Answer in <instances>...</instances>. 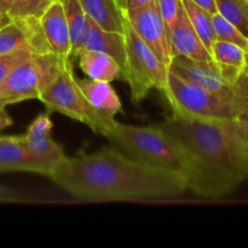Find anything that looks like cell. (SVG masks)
Listing matches in <instances>:
<instances>
[{"label":"cell","instance_id":"obj_17","mask_svg":"<svg viewBox=\"0 0 248 248\" xmlns=\"http://www.w3.org/2000/svg\"><path fill=\"white\" fill-rule=\"evenodd\" d=\"M91 21L106 31H124L125 10L120 0H79Z\"/></svg>","mask_w":248,"mask_h":248},{"label":"cell","instance_id":"obj_29","mask_svg":"<svg viewBox=\"0 0 248 248\" xmlns=\"http://www.w3.org/2000/svg\"><path fill=\"white\" fill-rule=\"evenodd\" d=\"M154 1H156V0H123L124 10H125V12L132 11V10L145 6V5Z\"/></svg>","mask_w":248,"mask_h":248},{"label":"cell","instance_id":"obj_23","mask_svg":"<svg viewBox=\"0 0 248 248\" xmlns=\"http://www.w3.org/2000/svg\"><path fill=\"white\" fill-rule=\"evenodd\" d=\"M212 24L217 40L232 43L248 52V38H246L232 22L225 19L217 12L212 15Z\"/></svg>","mask_w":248,"mask_h":248},{"label":"cell","instance_id":"obj_5","mask_svg":"<svg viewBox=\"0 0 248 248\" xmlns=\"http://www.w3.org/2000/svg\"><path fill=\"white\" fill-rule=\"evenodd\" d=\"M126 58L121 69V78L127 82L131 99L135 104L140 103L153 89L164 90L167 82L169 67L156 53L136 33L130 21L124 19Z\"/></svg>","mask_w":248,"mask_h":248},{"label":"cell","instance_id":"obj_26","mask_svg":"<svg viewBox=\"0 0 248 248\" xmlns=\"http://www.w3.org/2000/svg\"><path fill=\"white\" fill-rule=\"evenodd\" d=\"M156 2L162 21L169 31L172 24L176 22L178 12L182 7V0H156Z\"/></svg>","mask_w":248,"mask_h":248},{"label":"cell","instance_id":"obj_27","mask_svg":"<svg viewBox=\"0 0 248 248\" xmlns=\"http://www.w3.org/2000/svg\"><path fill=\"white\" fill-rule=\"evenodd\" d=\"M232 92L239 111L248 107V74L246 72H242L236 82L232 85Z\"/></svg>","mask_w":248,"mask_h":248},{"label":"cell","instance_id":"obj_31","mask_svg":"<svg viewBox=\"0 0 248 248\" xmlns=\"http://www.w3.org/2000/svg\"><path fill=\"white\" fill-rule=\"evenodd\" d=\"M15 0H0V14L2 16H7V12L14 5Z\"/></svg>","mask_w":248,"mask_h":248},{"label":"cell","instance_id":"obj_37","mask_svg":"<svg viewBox=\"0 0 248 248\" xmlns=\"http://www.w3.org/2000/svg\"><path fill=\"white\" fill-rule=\"evenodd\" d=\"M247 181H248V172H247Z\"/></svg>","mask_w":248,"mask_h":248},{"label":"cell","instance_id":"obj_11","mask_svg":"<svg viewBox=\"0 0 248 248\" xmlns=\"http://www.w3.org/2000/svg\"><path fill=\"white\" fill-rule=\"evenodd\" d=\"M169 72L207 91L224 96H234L232 87L225 84L215 61L207 62L184 56H173L169 65Z\"/></svg>","mask_w":248,"mask_h":248},{"label":"cell","instance_id":"obj_14","mask_svg":"<svg viewBox=\"0 0 248 248\" xmlns=\"http://www.w3.org/2000/svg\"><path fill=\"white\" fill-rule=\"evenodd\" d=\"M5 172L36 173V166L28 149L24 135H0V173Z\"/></svg>","mask_w":248,"mask_h":248},{"label":"cell","instance_id":"obj_13","mask_svg":"<svg viewBox=\"0 0 248 248\" xmlns=\"http://www.w3.org/2000/svg\"><path fill=\"white\" fill-rule=\"evenodd\" d=\"M39 21L51 52L63 61L72 60L70 33L61 0H53Z\"/></svg>","mask_w":248,"mask_h":248},{"label":"cell","instance_id":"obj_16","mask_svg":"<svg viewBox=\"0 0 248 248\" xmlns=\"http://www.w3.org/2000/svg\"><path fill=\"white\" fill-rule=\"evenodd\" d=\"M78 85L89 103L103 115L115 119L123 110V104L110 82L93 79H77Z\"/></svg>","mask_w":248,"mask_h":248},{"label":"cell","instance_id":"obj_21","mask_svg":"<svg viewBox=\"0 0 248 248\" xmlns=\"http://www.w3.org/2000/svg\"><path fill=\"white\" fill-rule=\"evenodd\" d=\"M215 4L218 14L248 38V0H215Z\"/></svg>","mask_w":248,"mask_h":248},{"label":"cell","instance_id":"obj_1","mask_svg":"<svg viewBox=\"0 0 248 248\" xmlns=\"http://www.w3.org/2000/svg\"><path fill=\"white\" fill-rule=\"evenodd\" d=\"M48 178L74 198L89 201L170 199L188 190L181 174L145 165L113 148L65 155Z\"/></svg>","mask_w":248,"mask_h":248},{"label":"cell","instance_id":"obj_36","mask_svg":"<svg viewBox=\"0 0 248 248\" xmlns=\"http://www.w3.org/2000/svg\"><path fill=\"white\" fill-rule=\"evenodd\" d=\"M120 1H121V4H123V0H120ZM123 6H124V4H123Z\"/></svg>","mask_w":248,"mask_h":248},{"label":"cell","instance_id":"obj_28","mask_svg":"<svg viewBox=\"0 0 248 248\" xmlns=\"http://www.w3.org/2000/svg\"><path fill=\"white\" fill-rule=\"evenodd\" d=\"M7 106H9V103H7L6 99L0 98V133L14 125V120L6 111Z\"/></svg>","mask_w":248,"mask_h":248},{"label":"cell","instance_id":"obj_6","mask_svg":"<svg viewBox=\"0 0 248 248\" xmlns=\"http://www.w3.org/2000/svg\"><path fill=\"white\" fill-rule=\"evenodd\" d=\"M173 113L216 120H237L239 108L234 96L215 93L169 72L162 90Z\"/></svg>","mask_w":248,"mask_h":248},{"label":"cell","instance_id":"obj_32","mask_svg":"<svg viewBox=\"0 0 248 248\" xmlns=\"http://www.w3.org/2000/svg\"><path fill=\"white\" fill-rule=\"evenodd\" d=\"M237 124H239V128L240 131H241V135L242 137H244L245 142L248 144V123H246V121L237 120Z\"/></svg>","mask_w":248,"mask_h":248},{"label":"cell","instance_id":"obj_25","mask_svg":"<svg viewBox=\"0 0 248 248\" xmlns=\"http://www.w3.org/2000/svg\"><path fill=\"white\" fill-rule=\"evenodd\" d=\"M33 55L34 53L28 52V51H16V52L0 55V82L4 81L15 68L18 67L21 63H23Z\"/></svg>","mask_w":248,"mask_h":248},{"label":"cell","instance_id":"obj_4","mask_svg":"<svg viewBox=\"0 0 248 248\" xmlns=\"http://www.w3.org/2000/svg\"><path fill=\"white\" fill-rule=\"evenodd\" d=\"M39 99L46 107L48 114L52 111L63 114L68 118L85 124L94 133L104 136L106 138L116 124L115 119L103 115L89 103L78 85L72 60H68L63 64L55 79L40 94Z\"/></svg>","mask_w":248,"mask_h":248},{"label":"cell","instance_id":"obj_20","mask_svg":"<svg viewBox=\"0 0 248 248\" xmlns=\"http://www.w3.org/2000/svg\"><path fill=\"white\" fill-rule=\"evenodd\" d=\"M182 4H183L191 26L194 27L198 35L200 36L202 43L211 52L213 44L217 40L215 31H213L212 15L191 0H182Z\"/></svg>","mask_w":248,"mask_h":248},{"label":"cell","instance_id":"obj_35","mask_svg":"<svg viewBox=\"0 0 248 248\" xmlns=\"http://www.w3.org/2000/svg\"><path fill=\"white\" fill-rule=\"evenodd\" d=\"M244 72H246L247 74H248V65H246V67H245V70H244Z\"/></svg>","mask_w":248,"mask_h":248},{"label":"cell","instance_id":"obj_12","mask_svg":"<svg viewBox=\"0 0 248 248\" xmlns=\"http://www.w3.org/2000/svg\"><path fill=\"white\" fill-rule=\"evenodd\" d=\"M170 50L173 56H184L198 61H213L212 55L198 35L189 21L186 12L182 4L176 22L167 31Z\"/></svg>","mask_w":248,"mask_h":248},{"label":"cell","instance_id":"obj_10","mask_svg":"<svg viewBox=\"0 0 248 248\" xmlns=\"http://www.w3.org/2000/svg\"><path fill=\"white\" fill-rule=\"evenodd\" d=\"M125 14L136 33L169 67L172 55L170 50L167 29L157 9V2H150L145 6L138 7Z\"/></svg>","mask_w":248,"mask_h":248},{"label":"cell","instance_id":"obj_33","mask_svg":"<svg viewBox=\"0 0 248 248\" xmlns=\"http://www.w3.org/2000/svg\"><path fill=\"white\" fill-rule=\"evenodd\" d=\"M237 120L240 121H246L248 123V107H245L241 110L239 111V116H237Z\"/></svg>","mask_w":248,"mask_h":248},{"label":"cell","instance_id":"obj_34","mask_svg":"<svg viewBox=\"0 0 248 248\" xmlns=\"http://www.w3.org/2000/svg\"><path fill=\"white\" fill-rule=\"evenodd\" d=\"M10 21V18L7 16H2L1 14H0V27L4 26L5 23H7V22Z\"/></svg>","mask_w":248,"mask_h":248},{"label":"cell","instance_id":"obj_7","mask_svg":"<svg viewBox=\"0 0 248 248\" xmlns=\"http://www.w3.org/2000/svg\"><path fill=\"white\" fill-rule=\"evenodd\" d=\"M65 62L52 52L33 55L0 82V98L6 99L9 104L39 99Z\"/></svg>","mask_w":248,"mask_h":248},{"label":"cell","instance_id":"obj_15","mask_svg":"<svg viewBox=\"0 0 248 248\" xmlns=\"http://www.w3.org/2000/svg\"><path fill=\"white\" fill-rule=\"evenodd\" d=\"M81 50L94 51V52H101L110 56L123 69L126 58L125 36H124V33L106 31L90 19L89 31H87V36L82 44Z\"/></svg>","mask_w":248,"mask_h":248},{"label":"cell","instance_id":"obj_18","mask_svg":"<svg viewBox=\"0 0 248 248\" xmlns=\"http://www.w3.org/2000/svg\"><path fill=\"white\" fill-rule=\"evenodd\" d=\"M79 65L89 79L111 82L121 78V68L114 58L94 51L81 50L77 55Z\"/></svg>","mask_w":248,"mask_h":248},{"label":"cell","instance_id":"obj_9","mask_svg":"<svg viewBox=\"0 0 248 248\" xmlns=\"http://www.w3.org/2000/svg\"><path fill=\"white\" fill-rule=\"evenodd\" d=\"M16 51H28L34 55L51 52L39 18L10 19L0 27V55Z\"/></svg>","mask_w":248,"mask_h":248},{"label":"cell","instance_id":"obj_2","mask_svg":"<svg viewBox=\"0 0 248 248\" xmlns=\"http://www.w3.org/2000/svg\"><path fill=\"white\" fill-rule=\"evenodd\" d=\"M186 159L188 190L218 199L247 181L248 144L237 120H216L173 113L156 124Z\"/></svg>","mask_w":248,"mask_h":248},{"label":"cell","instance_id":"obj_19","mask_svg":"<svg viewBox=\"0 0 248 248\" xmlns=\"http://www.w3.org/2000/svg\"><path fill=\"white\" fill-rule=\"evenodd\" d=\"M67 17L68 28L72 41V57H77L87 36L90 18L82 9L79 0H61Z\"/></svg>","mask_w":248,"mask_h":248},{"label":"cell","instance_id":"obj_3","mask_svg":"<svg viewBox=\"0 0 248 248\" xmlns=\"http://www.w3.org/2000/svg\"><path fill=\"white\" fill-rule=\"evenodd\" d=\"M107 138L121 148L127 156L149 166L178 173L186 179V156L156 125L135 126L116 121Z\"/></svg>","mask_w":248,"mask_h":248},{"label":"cell","instance_id":"obj_30","mask_svg":"<svg viewBox=\"0 0 248 248\" xmlns=\"http://www.w3.org/2000/svg\"><path fill=\"white\" fill-rule=\"evenodd\" d=\"M195 4H198L199 6H201L202 9H205L206 11L210 12L211 15L217 14V9H216L215 0H191Z\"/></svg>","mask_w":248,"mask_h":248},{"label":"cell","instance_id":"obj_8","mask_svg":"<svg viewBox=\"0 0 248 248\" xmlns=\"http://www.w3.org/2000/svg\"><path fill=\"white\" fill-rule=\"evenodd\" d=\"M51 130L52 121L50 114L43 113L34 119L24 133L27 145L36 166V173L47 177L65 156L62 145L51 137Z\"/></svg>","mask_w":248,"mask_h":248},{"label":"cell","instance_id":"obj_22","mask_svg":"<svg viewBox=\"0 0 248 248\" xmlns=\"http://www.w3.org/2000/svg\"><path fill=\"white\" fill-rule=\"evenodd\" d=\"M213 61L222 64L235 65L245 70L247 63V51L232 43L216 40L211 50Z\"/></svg>","mask_w":248,"mask_h":248},{"label":"cell","instance_id":"obj_24","mask_svg":"<svg viewBox=\"0 0 248 248\" xmlns=\"http://www.w3.org/2000/svg\"><path fill=\"white\" fill-rule=\"evenodd\" d=\"M53 0H15L14 5L7 12L10 19L35 17L40 19Z\"/></svg>","mask_w":248,"mask_h":248}]
</instances>
